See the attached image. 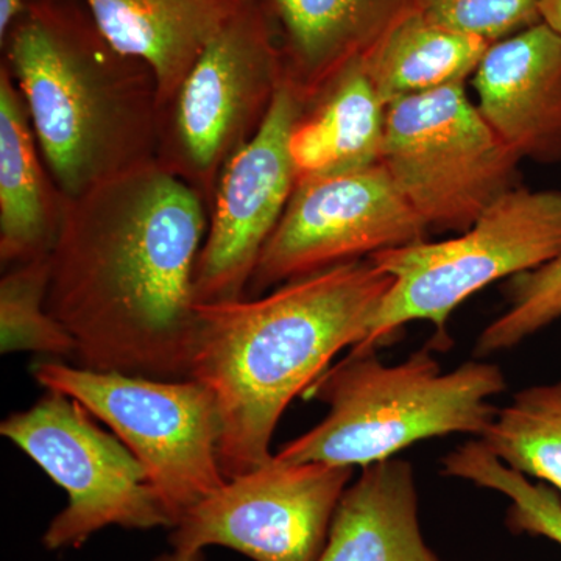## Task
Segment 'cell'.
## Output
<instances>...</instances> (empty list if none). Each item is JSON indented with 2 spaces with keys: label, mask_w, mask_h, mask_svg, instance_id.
<instances>
[{
  "label": "cell",
  "mask_w": 561,
  "mask_h": 561,
  "mask_svg": "<svg viewBox=\"0 0 561 561\" xmlns=\"http://www.w3.org/2000/svg\"><path fill=\"white\" fill-rule=\"evenodd\" d=\"M478 110L522 160L561 162V35L545 22L491 44L472 73Z\"/></svg>",
  "instance_id": "obj_13"
},
{
  "label": "cell",
  "mask_w": 561,
  "mask_h": 561,
  "mask_svg": "<svg viewBox=\"0 0 561 561\" xmlns=\"http://www.w3.org/2000/svg\"><path fill=\"white\" fill-rule=\"evenodd\" d=\"M508 309L479 335L478 357L511 351L561 320V254L507 283Z\"/></svg>",
  "instance_id": "obj_23"
},
{
  "label": "cell",
  "mask_w": 561,
  "mask_h": 561,
  "mask_svg": "<svg viewBox=\"0 0 561 561\" xmlns=\"http://www.w3.org/2000/svg\"><path fill=\"white\" fill-rule=\"evenodd\" d=\"M387 105L365 60L351 62L311 101L290 135L298 180L362 171L379 164Z\"/></svg>",
  "instance_id": "obj_18"
},
{
  "label": "cell",
  "mask_w": 561,
  "mask_h": 561,
  "mask_svg": "<svg viewBox=\"0 0 561 561\" xmlns=\"http://www.w3.org/2000/svg\"><path fill=\"white\" fill-rule=\"evenodd\" d=\"M419 10L443 27L490 44L541 22L540 0H419Z\"/></svg>",
  "instance_id": "obj_24"
},
{
  "label": "cell",
  "mask_w": 561,
  "mask_h": 561,
  "mask_svg": "<svg viewBox=\"0 0 561 561\" xmlns=\"http://www.w3.org/2000/svg\"><path fill=\"white\" fill-rule=\"evenodd\" d=\"M479 440L513 471L561 494V381L513 394Z\"/></svg>",
  "instance_id": "obj_20"
},
{
  "label": "cell",
  "mask_w": 561,
  "mask_h": 561,
  "mask_svg": "<svg viewBox=\"0 0 561 561\" xmlns=\"http://www.w3.org/2000/svg\"><path fill=\"white\" fill-rule=\"evenodd\" d=\"M540 18L561 35V0H540Z\"/></svg>",
  "instance_id": "obj_26"
},
{
  "label": "cell",
  "mask_w": 561,
  "mask_h": 561,
  "mask_svg": "<svg viewBox=\"0 0 561 561\" xmlns=\"http://www.w3.org/2000/svg\"><path fill=\"white\" fill-rule=\"evenodd\" d=\"M561 254V191L518 186L505 194L457 238L421 241L373 254L393 283L368 327L351 350L376 348L411 321H431L448 342L449 317L479 290L535 271Z\"/></svg>",
  "instance_id": "obj_5"
},
{
  "label": "cell",
  "mask_w": 561,
  "mask_h": 561,
  "mask_svg": "<svg viewBox=\"0 0 561 561\" xmlns=\"http://www.w3.org/2000/svg\"><path fill=\"white\" fill-rule=\"evenodd\" d=\"M65 197L39 150L24 98L0 62V262L3 268L50 254Z\"/></svg>",
  "instance_id": "obj_16"
},
{
  "label": "cell",
  "mask_w": 561,
  "mask_h": 561,
  "mask_svg": "<svg viewBox=\"0 0 561 561\" xmlns=\"http://www.w3.org/2000/svg\"><path fill=\"white\" fill-rule=\"evenodd\" d=\"M27 2H28V0H27Z\"/></svg>",
  "instance_id": "obj_28"
},
{
  "label": "cell",
  "mask_w": 561,
  "mask_h": 561,
  "mask_svg": "<svg viewBox=\"0 0 561 561\" xmlns=\"http://www.w3.org/2000/svg\"><path fill=\"white\" fill-rule=\"evenodd\" d=\"M305 106L283 80L260 130L221 171L195 267L197 305L245 297L262 250L297 186L290 135Z\"/></svg>",
  "instance_id": "obj_12"
},
{
  "label": "cell",
  "mask_w": 561,
  "mask_h": 561,
  "mask_svg": "<svg viewBox=\"0 0 561 561\" xmlns=\"http://www.w3.org/2000/svg\"><path fill=\"white\" fill-rule=\"evenodd\" d=\"M522 158L449 84L387 105L381 162L427 230L463 232L522 186Z\"/></svg>",
  "instance_id": "obj_8"
},
{
  "label": "cell",
  "mask_w": 561,
  "mask_h": 561,
  "mask_svg": "<svg viewBox=\"0 0 561 561\" xmlns=\"http://www.w3.org/2000/svg\"><path fill=\"white\" fill-rule=\"evenodd\" d=\"M427 231L382 162L298 180L245 297H261L289 280L426 241Z\"/></svg>",
  "instance_id": "obj_10"
},
{
  "label": "cell",
  "mask_w": 561,
  "mask_h": 561,
  "mask_svg": "<svg viewBox=\"0 0 561 561\" xmlns=\"http://www.w3.org/2000/svg\"><path fill=\"white\" fill-rule=\"evenodd\" d=\"M278 38L284 80L308 103L351 62L367 60L419 0H260Z\"/></svg>",
  "instance_id": "obj_14"
},
{
  "label": "cell",
  "mask_w": 561,
  "mask_h": 561,
  "mask_svg": "<svg viewBox=\"0 0 561 561\" xmlns=\"http://www.w3.org/2000/svg\"><path fill=\"white\" fill-rule=\"evenodd\" d=\"M283 80L275 28L260 0H243L160 110L157 161L209 209L221 171L260 130Z\"/></svg>",
  "instance_id": "obj_7"
},
{
  "label": "cell",
  "mask_w": 561,
  "mask_h": 561,
  "mask_svg": "<svg viewBox=\"0 0 561 561\" xmlns=\"http://www.w3.org/2000/svg\"><path fill=\"white\" fill-rule=\"evenodd\" d=\"M50 254L7 268L0 280V346L3 354L70 357L76 342L47 311Z\"/></svg>",
  "instance_id": "obj_22"
},
{
  "label": "cell",
  "mask_w": 561,
  "mask_h": 561,
  "mask_svg": "<svg viewBox=\"0 0 561 561\" xmlns=\"http://www.w3.org/2000/svg\"><path fill=\"white\" fill-rule=\"evenodd\" d=\"M31 373L103 421L147 472L172 527L227 483L219 409L195 379H154L38 362ZM171 527V529H172Z\"/></svg>",
  "instance_id": "obj_6"
},
{
  "label": "cell",
  "mask_w": 561,
  "mask_h": 561,
  "mask_svg": "<svg viewBox=\"0 0 561 561\" xmlns=\"http://www.w3.org/2000/svg\"><path fill=\"white\" fill-rule=\"evenodd\" d=\"M27 0H0V44L5 41L10 28L21 16Z\"/></svg>",
  "instance_id": "obj_25"
},
{
  "label": "cell",
  "mask_w": 561,
  "mask_h": 561,
  "mask_svg": "<svg viewBox=\"0 0 561 561\" xmlns=\"http://www.w3.org/2000/svg\"><path fill=\"white\" fill-rule=\"evenodd\" d=\"M105 38L146 62L157 80L160 110L168 105L243 0H81Z\"/></svg>",
  "instance_id": "obj_15"
},
{
  "label": "cell",
  "mask_w": 561,
  "mask_h": 561,
  "mask_svg": "<svg viewBox=\"0 0 561 561\" xmlns=\"http://www.w3.org/2000/svg\"><path fill=\"white\" fill-rule=\"evenodd\" d=\"M489 41L443 27L420 10L402 20L365 60L379 98L390 103L467 83Z\"/></svg>",
  "instance_id": "obj_19"
},
{
  "label": "cell",
  "mask_w": 561,
  "mask_h": 561,
  "mask_svg": "<svg viewBox=\"0 0 561 561\" xmlns=\"http://www.w3.org/2000/svg\"><path fill=\"white\" fill-rule=\"evenodd\" d=\"M442 474L463 479L511 500L505 526L515 535L548 538L561 548V494L548 483L530 482L493 456L481 440L461 443L442 460Z\"/></svg>",
  "instance_id": "obj_21"
},
{
  "label": "cell",
  "mask_w": 561,
  "mask_h": 561,
  "mask_svg": "<svg viewBox=\"0 0 561 561\" xmlns=\"http://www.w3.org/2000/svg\"><path fill=\"white\" fill-rule=\"evenodd\" d=\"M209 209L157 160L65 198L47 311L99 373L190 379Z\"/></svg>",
  "instance_id": "obj_1"
},
{
  "label": "cell",
  "mask_w": 561,
  "mask_h": 561,
  "mask_svg": "<svg viewBox=\"0 0 561 561\" xmlns=\"http://www.w3.org/2000/svg\"><path fill=\"white\" fill-rule=\"evenodd\" d=\"M150 561H206L205 552L203 551H176L172 549L171 552L161 553L157 559Z\"/></svg>",
  "instance_id": "obj_27"
},
{
  "label": "cell",
  "mask_w": 561,
  "mask_h": 561,
  "mask_svg": "<svg viewBox=\"0 0 561 561\" xmlns=\"http://www.w3.org/2000/svg\"><path fill=\"white\" fill-rule=\"evenodd\" d=\"M432 351L424 346L386 365L376 348L351 350L301 394L327 404L328 415L273 457L283 463L365 468L427 438H481L500 411L490 398L507 390L504 371L482 360L442 371Z\"/></svg>",
  "instance_id": "obj_4"
},
{
  "label": "cell",
  "mask_w": 561,
  "mask_h": 561,
  "mask_svg": "<svg viewBox=\"0 0 561 561\" xmlns=\"http://www.w3.org/2000/svg\"><path fill=\"white\" fill-rule=\"evenodd\" d=\"M92 419L79 401L47 390L31 409L0 424V434L68 494V505L43 534L47 551L79 549L106 527H172L142 465Z\"/></svg>",
  "instance_id": "obj_9"
},
{
  "label": "cell",
  "mask_w": 561,
  "mask_h": 561,
  "mask_svg": "<svg viewBox=\"0 0 561 561\" xmlns=\"http://www.w3.org/2000/svg\"><path fill=\"white\" fill-rule=\"evenodd\" d=\"M354 468L273 457L228 479L172 527L176 551L221 546L253 561H317Z\"/></svg>",
  "instance_id": "obj_11"
},
{
  "label": "cell",
  "mask_w": 561,
  "mask_h": 561,
  "mask_svg": "<svg viewBox=\"0 0 561 561\" xmlns=\"http://www.w3.org/2000/svg\"><path fill=\"white\" fill-rule=\"evenodd\" d=\"M317 561H445L424 540L415 474L408 460L362 468L343 493Z\"/></svg>",
  "instance_id": "obj_17"
},
{
  "label": "cell",
  "mask_w": 561,
  "mask_h": 561,
  "mask_svg": "<svg viewBox=\"0 0 561 561\" xmlns=\"http://www.w3.org/2000/svg\"><path fill=\"white\" fill-rule=\"evenodd\" d=\"M62 197L157 160V80L117 50L81 0H28L2 44Z\"/></svg>",
  "instance_id": "obj_3"
},
{
  "label": "cell",
  "mask_w": 561,
  "mask_h": 561,
  "mask_svg": "<svg viewBox=\"0 0 561 561\" xmlns=\"http://www.w3.org/2000/svg\"><path fill=\"white\" fill-rule=\"evenodd\" d=\"M393 278L367 260L280 284L265 297L201 302L190 379L214 394L225 478L273 459V434L291 400L335 354L359 345Z\"/></svg>",
  "instance_id": "obj_2"
}]
</instances>
